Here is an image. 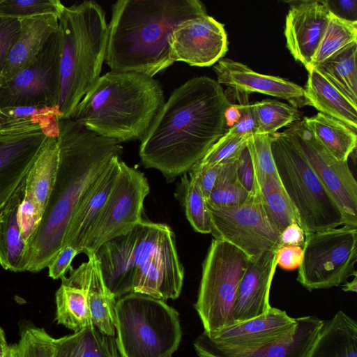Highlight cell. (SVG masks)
<instances>
[{"label": "cell", "mask_w": 357, "mask_h": 357, "mask_svg": "<svg viewBox=\"0 0 357 357\" xmlns=\"http://www.w3.org/2000/svg\"><path fill=\"white\" fill-rule=\"evenodd\" d=\"M231 105L217 80L188 79L173 91L140 140L143 165L159 170L167 182L189 172L228 131Z\"/></svg>", "instance_id": "1"}, {"label": "cell", "mask_w": 357, "mask_h": 357, "mask_svg": "<svg viewBox=\"0 0 357 357\" xmlns=\"http://www.w3.org/2000/svg\"><path fill=\"white\" fill-rule=\"evenodd\" d=\"M59 165L40 222L27 243L26 271L48 266L63 247L68 224L82 200L115 157L121 142L101 136L76 121H59Z\"/></svg>", "instance_id": "2"}, {"label": "cell", "mask_w": 357, "mask_h": 357, "mask_svg": "<svg viewBox=\"0 0 357 357\" xmlns=\"http://www.w3.org/2000/svg\"><path fill=\"white\" fill-rule=\"evenodd\" d=\"M207 14L199 0H119L112 6L105 63L114 72L153 77L174 62L169 37L181 22Z\"/></svg>", "instance_id": "3"}, {"label": "cell", "mask_w": 357, "mask_h": 357, "mask_svg": "<svg viewBox=\"0 0 357 357\" xmlns=\"http://www.w3.org/2000/svg\"><path fill=\"white\" fill-rule=\"evenodd\" d=\"M165 102L159 82L133 72L100 76L70 119L119 142L141 140Z\"/></svg>", "instance_id": "4"}, {"label": "cell", "mask_w": 357, "mask_h": 357, "mask_svg": "<svg viewBox=\"0 0 357 357\" xmlns=\"http://www.w3.org/2000/svg\"><path fill=\"white\" fill-rule=\"evenodd\" d=\"M61 38L60 119L75 109L100 77L105 60L108 24L105 12L93 1L64 6L59 17Z\"/></svg>", "instance_id": "5"}, {"label": "cell", "mask_w": 357, "mask_h": 357, "mask_svg": "<svg viewBox=\"0 0 357 357\" xmlns=\"http://www.w3.org/2000/svg\"><path fill=\"white\" fill-rule=\"evenodd\" d=\"M114 312L121 357H172L177 350L179 314L165 301L131 292L117 299Z\"/></svg>", "instance_id": "6"}, {"label": "cell", "mask_w": 357, "mask_h": 357, "mask_svg": "<svg viewBox=\"0 0 357 357\" xmlns=\"http://www.w3.org/2000/svg\"><path fill=\"white\" fill-rule=\"evenodd\" d=\"M270 136L278 174L304 231L345 225L341 209L291 136L284 130Z\"/></svg>", "instance_id": "7"}, {"label": "cell", "mask_w": 357, "mask_h": 357, "mask_svg": "<svg viewBox=\"0 0 357 357\" xmlns=\"http://www.w3.org/2000/svg\"><path fill=\"white\" fill-rule=\"evenodd\" d=\"M250 260L245 253L229 243L212 240L202 264L195 305L203 333L208 337L234 324L237 290Z\"/></svg>", "instance_id": "8"}, {"label": "cell", "mask_w": 357, "mask_h": 357, "mask_svg": "<svg viewBox=\"0 0 357 357\" xmlns=\"http://www.w3.org/2000/svg\"><path fill=\"white\" fill-rule=\"evenodd\" d=\"M132 292L166 301L181 292L184 269L172 228L142 220L136 225Z\"/></svg>", "instance_id": "9"}, {"label": "cell", "mask_w": 357, "mask_h": 357, "mask_svg": "<svg viewBox=\"0 0 357 357\" xmlns=\"http://www.w3.org/2000/svg\"><path fill=\"white\" fill-rule=\"evenodd\" d=\"M298 282L308 291L338 287L356 274L357 227L305 233Z\"/></svg>", "instance_id": "10"}, {"label": "cell", "mask_w": 357, "mask_h": 357, "mask_svg": "<svg viewBox=\"0 0 357 357\" xmlns=\"http://www.w3.org/2000/svg\"><path fill=\"white\" fill-rule=\"evenodd\" d=\"M206 206L213 238L234 245L250 260L281 246V232L264 208L255 175L253 188L242 204L233 206Z\"/></svg>", "instance_id": "11"}, {"label": "cell", "mask_w": 357, "mask_h": 357, "mask_svg": "<svg viewBox=\"0 0 357 357\" xmlns=\"http://www.w3.org/2000/svg\"><path fill=\"white\" fill-rule=\"evenodd\" d=\"M150 187L144 173L121 161V169L82 253H95L106 241L130 231L143 219Z\"/></svg>", "instance_id": "12"}, {"label": "cell", "mask_w": 357, "mask_h": 357, "mask_svg": "<svg viewBox=\"0 0 357 357\" xmlns=\"http://www.w3.org/2000/svg\"><path fill=\"white\" fill-rule=\"evenodd\" d=\"M296 319L271 307L266 314L229 326L213 337L204 333L193 345L199 357H229L250 353L290 333Z\"/></svg>", "instance_id": "13"}, {"label": "cell", "mask_w": 357, "mask_h": 357, "mask_svg": "<svg viewBox=\"0 0 357 357\" xmlns=\"http://www.w3.org/2000/svg\"><path fill=\"white\" fill-rule=\"evenodd\" d=\"M60 52L58 30L50 36L33 63L0 85V109L24 106L59 108Z\"/></svg>", "instance_id": "14"}, {"label": "cell", "mask_w": 357, "mask_h": 357, "mask_svg": "<svg viewBox=\"0 0 357 357\" xmlns=\"http://www.w3.org/2000/svg\"><path fill=\"white\" fill-rule=\"evenodd\" d=\"M301 150L319 179L336 202L346 222L357 227V182L348 165L334 158L314 138L303 120L284 130Z\"/></svg>", "instance_id": "15"}, {"label": "cell", "mask_w": 357, "mask_h": 357, "mask_svg": "<svg viewBox=\"0 0 357 357\" xmlns=\"http://www.w3.org/2000/svg\"><path fill=\"white\" fill-rule=\"evenodd\" d=\"M47 137L38 125L0 126V213L24 189L29 172Z\"/></svg>", "instance_id": "16"}, {"label": "cell", "mask_w": 357, "mask_h": 357, "mask_svg": "<svg viewBox=\"0 0 357 357\" xmlns=\"http://www.w3.org/2000/svg\"><path fill=\"white\" fill-rule=\"evenodd\" d=\"M172 61L191 66L208 67L221 59L228 50L224 24L205 14L179 23L169 37Z\"/></svg>", "instance_id": "17"}, {"label": "cell", "mask_w": 357, "mask_h": 357, "mask_svg": "<svg viewBox=\"0 0 357 357\" xmlns=\"http://www.w3.org/2000/svg\"><path fill=\"white\" fill-rule=\"evenodd\" d=\"M284 36L292 56L307 68L328 24L331 11L326 0L288 1Z\"/></svg>", "instance_id": "18"}, {"label": "cell", "mask_w": 357, "mask_h": 357, "mask_svg": "<svg viewBox=\"0 0 357 357\" xmlns=\"http://www.w3.org/2000/svg\"><path fill=\"white\" fill-rule=\"evenodd\" d=\"M217 82L228 89L257 92L287 100L298 108L306 106L303 87L283 78L259 73L230 59H221L214 66Z\"/></svg>", "instance_id": "19"}, {"label": "cell", "mask_w": 357, "mask_h": 357, "mask_svg": "<svg viewBox=\"0 0 357 357\" xmlns=\"http://www.w3.org/2000/svg\"><path fill=\"white\" fill-rule=\"evenodd\" d=\"M277 250L263 252L250 260L237 290L234 324L261 316L271 308L269 295L277 267Z\"/></svg>", "instance_id": "20"}, {"label": "cell", "mask_w": 357, "mask_h": 357, "mask_svg": "<svg viewBox=\"0 0 357 357\" xmlns=\"http://www.w3.org/2000/svg\"><path fill=\"white\" fill-rule=\"evenodd\" d=\"M121 161V157H115L86 194L68 224L63 247L70 245L83 252L119 176Z\"/></svg>", "instance_id": "21"}, {"label": "cell", "mask_w": 357, "mask_h": 357, "mask_svg": "<svg viewBox=\"0 0 357 357\" xmlns=\"http://www.w3.org/2000/svg\"><path fill=\"white\" fill-rule=\"evenodd\" d=\"M59 17L45 14L20 19L21 32L8 54L0 85L33 63L50 36L59 30Z\"/></svg>", "instance_id": "22"}, {"label": "cell", "mask_w": 357, "mask_h": 357, "mask_svg": "<svg viewBox=\"0 0 357 357\" xmlns=\"http://www.w3.org/2000/svg\"><path fill=\"white\" fill-rule=\"evenodd\" d=\"M136 234L135 226L128 233L106 241L95 252L105 284L116 299L132 292Z\"/></svg>", "instance_id": "23"}, {"label": "cell", "mask_w": 357, "mask_h": 357, "mask_svg": "<svg viewBox=\"0 0 357 357\" xmlns=\"http://www.w3.org/2000/svg\"><path fill=\"white\" fill-rule=\"evenodd\" d=\"M87 257V261L69 271V277L86 290L93 326L105 335L115 336L116 300L105 284L96 254L89 253Z\"/></svg>", "instance_id": "24"}, {"label": "cell", "mask_w": 357, "mask_h": 357, "mask_svg": "<svg viewBox=\"0 0 357 357\" xmlns=\"http://www.w3.org/2000/svg\"><path fill=\"white\" fill-rule=\"evenodd\" d=\"M305 86L306 106L333 117L357 131V106L314 67H308Z\"/></svg>", "instance_id": "25"}, {"label": "cell", "mask_w": 357, "mask_h": 357, "mask_svg": "<svg viewBox=\"0 0 357 357\" xmlns=\"http://www.w3.org/2000/svg\"><path fill=\"white\" fill-rule=\"evenodd\" d=\"M59 165L57 137H47L29 172L24 188V196L31 199L36 205L39 222L53 190Z\"/></svg>", "instance_id": "26"}, {"label": "cell", "mask_w": 357, "mask_h": 357, "mask_svg": "<svg viewBox=\"0 0 357 357\" xmlns=\"http://www.w3.org/2000/svg\"><path fill=\"white\" fill-rule=\"evenodd\" d=\"M295 319L294 330L282 338L250 353L229 357H309L324 321L312 315Z\"/></svg>", "instance_id": "27"}, {"label": "cell", "mask_w": 357, "mask_h": 357, "mask_svg": "<svg viewBox=\"0 0 357 357\" xmlns=\"http://www.w3.org/2000/svg\"><path fill=\"white\" fill-rule=\"evenodd\" d=\"M309 357H357V323L337 311L324 321Z\"/></svg>", "instance_id": "28"}, {"label": "cell", "mask_w": 357, "mask_h": 357, "mask_svg": "<svg viewBox=\"0 0 357 357\" xmlns=\"http://www.w3.org/2000/svg\"><path fill=\"white\" fill-rule=\"evenodd\" d=\"M24 196L20 191L0 213V264L6 270L22 272L27 269V245L17 221L18 207Z\"/></svg>", "instance_id": "29"}, {"label": "cell", "mask_w": 357, "mask_h": 357, "mask_svg": "<svg viewBox=\"0 0 357 357\" xmlns=\"http://www.w3.org/2000/svg\"><path fill=\"white\" fill-rule=\"evenodd\" d=\"M303 121L328 152L340 161H348L349 156L356 148V132L342 122L321 112L305 117Z\"/></svg>", "instance_id": "30"}, {"label": "cell", "mask_w": 357, "mask_h": 357, "mask_svg": "<svg viewBox=\"0 0 357 357\" xmlns=\"http://www.w3.org/2000/svg\"><path fill=\"white\" fill-rule=\"evenodd\" d=\"M56 320L74 333L93 325L84 287L69 276L61 278L55 294Z\"/></svg>", "instance_id": "31"}, {"label": "cell", "mask_w": 357, "mask_h": 357, "mask_svg": "<svg viewBox=\"0 0 357 357\" xmlns=\"http://www.w3.org/2000/svg\"><path fill=\"white\" fill-rule=\"evenodd\" d=\"M357 42L314 67L357 106Z\"/></svg>", "instance_id": "32"}, {"label": "cell", "mask_w": 357, "mask_h": 357, "mask_svg": "<svg viewBox=\"0 0 357 357\" xmlns=\"http://www.w3.org/2000/svg\"><path fill=\"white\" fill-rule=\"evenodd\" d=\"M253 168L264 208L280 232L292 223L296 222L299 225L296 213L284 191L278 174H264L254 165Z\"/></svg>", "instance_id": "33"}, {"label": "cell", "mask_w": 357, "mask_h": 357, "mask_svg": "<svg viewBox=\"0 0 357 357\" xmlns=\"http://www.w3.org/2000/svg\"><path fill=\"white\" fill-rule=\"evenodd\" d=\"M61 114L58 107L24 106L0 109V126H40L48 137H58Z\"/></svg>", "instance_id": "34"}, {"label": "cell", "mask_w": 357, "mask_h": 357, "mask_svg": "<svg viewBox=\"0 0 357 357\" xmlns=\"http://www.w3.org/2000/svg\"><path fill=\"white\" fill-rule=\"evenodd\" d=\"M355 42H357V21L344 20L331 12L325 32L308 67L318 66Z\"/></svg>", "instance_id": "35"}, {"label": "cell", "mask_w": 357, "mask_h": 357, "mask_svg": "<svg viewBox=\"0 0 357 357\" xmlns=\"http://www.w3.org/2000/svg\"><path fill=\"white\" fill-rule=\"evenodd\" d=\"M256 133L272 135L282 127L301 120L297 108L275 100L266 99L251 104Z\"/></svg>", "instance_id": "36"}, {"label": "cell", "mask_w": 357, "mask_h": 357, "mask_svg": "<svg viewBox=\"0 0 357 357\" xmlns=\"http://www.w3.org/2000/svg\"><path fill=\"white\" fill-rule=\"evenodd\" d=\"M238 155L222 162L215 185L206 200L207 205L233 206L242 204L247 199L249 192L243 188L236 174Z\"/></svg>", "instance_id": "37"}, {"label": "cell", "mask_w": 357, "mask_h": 357, "mask_svg": "<svg viewBox=\"0 0 357 357\" xmlns=\"http://www.w3.org/2000/svg\"><path fill=\"white\" fill-rule=\"evenodd\" d=\"M183 202L186 217L194 230L201 234H211L212 225L206 199L197 176L189 172L183 180Z\"/></svg>", "instance_id": "38"}, {"label": "cell", "mask_w": 357, "mask_h": 357, "mask_svg": "<svg viewBox=\"0 0 357 357\" xmlns=\"http://www.w3.org/2000/svg\"><path fill=\"white\" fill-rule=\"evenodd\" d=\"M54 341L44 328L25 326L16 344L17 357H54Z\"/></svg>", "instance_id": "39"}, {"label": "cell", "mask_w": 357, "mask_h": 357, "mask_svg": "<svg viewBox=\"0 0 357 357\" xmlns=\"http://www.w3.org/2000/svg\"><path fill=\"white\" fill-rule=\"evenodd\" d=\"M64 5L59 0H0V16L24 18L61 13Z\"/></svg>", "instance_id": "40"}, {"label": "cell", "mask_w": 357, "mask_h": 357, "mask_svg": "<svg viewBox=\"0 0 357 357\" xmlns=\"http://www.w3.org/2000/svg\"><path fill=\"white\" fill-rule=\"evenodd\" d=\"M248 137L227 131L197 164L202 166L215 165L238 155L246 146Z\"/></svg>", "instance_id": "41"}, {"label": "cell", "mask_w": 357, "mask_h": 357, "mask_svg": "<svg viewBox=\"0 0 357 357\" xmlns=\"http://www.w3.org/2000/svg\"><path fill=\"white\" fill-rule=\"evenodd\" d=\"M271 139L270 135L254 133L249 136L247 141L252 164L264 174L274 175L278 174L271 151Z\"/></svg>", "instance_id": "42"}, {"label": "cell", "mask_w": 357, "mask_h": 357, "mask_svg": "<svg viewBox=\"0 0 357 357\" xmlns=\"http://www.w3.org/2000/svg\"><path fill=\"white\" fill-rule=\"evenodd\" d=\"M115 336L100 332L93 325L85 328L82 357H119Z\"/></svg>", "instance_id": "43"}, {"label": "cell", "mask_w": 357, "mask_h": 357, "mask_svg": "<svg viewBox=\"0 0 357 357\" xmlns=\"http://www.w3.org/2000/svg\"><path fill=\"white\" fill-rule=\"evenodd\" d=\"M21 32L20 20L0 16V76L8 54Z\"/></svg>", "instance_id": "44"}, {"label": "cell", "mask_w": 357, "mask_h": 357, "mask_svg": "<svg viewBox=\"0 0 357 357\" xmlns=\"http://www.w3.org/2000/svg\"><path fill=\"white\" fill-rule=\"evenodd\" d=\"M17 221L20 233L27 245L40 222L37 218L36 205L27 197L24 196L19 205Z\"/></svg>", "instance_id": "45"}, {"label": "cell", "mask_w": 357, "mask_h": 357, "mask_svg": "<svg viewBox=\"0 0 357 357\" xmlns=\"http://www.w3.org/2000/svg\"><path fill=\"white\" fill-rule=\"evenodd\" d=\"M85 329L59 338H54V357H82Z\"/></svg>", "instance_id": "46"}, {"label": "cell", "mask_w": 357, "mask_h": 357, "mask_svg": "<svg viewBox=\"0 0 357 357\" xmlns=\"http://www.w3.org/2000/svg\"><path fill=\"white\" fill-rule=\"evenodd\" d=\"M79 252L70 245L63 246L48 265V275L54 280L61 279L73 268L71 263Z\"/></svg>", "instance_id": "47"}, {"label": "cell", "mask_w": 357, "mask_h": 357, "mask_svg": "<svg viewBox=\"0 0 357 357\" xmlns=\"http://www.w3.org/2000/svg\"><path fill=\"white\" fill-rule=\"evenodd\" d=\"M303 258V248L298 245H281L276 252V265L287 271L298 268Z\"/></svg>", "instance_id": "48"}, {"label": "cell", "mask_w": 357, "mask_h": 357, "mask_svg": "<svg viewBox=\"0 0 357 357\" xmlns=\"http://www.w3.org/2000/svg\"><path fill=\"white\" fill-rule=\"evenodd\" d=\"M222 162L211 166H202L197 164L189 171L197 177L206 200L213 190L222 168Z\"/></svg>", "instance_id": "49"}, {"label": "cell", "mask_w": 357, "mask_h": 357, "mask_svg": "<svg viewBox=\"0 0 357 357\" xmlns=\"http://www.w3.org/2000/svg\"><path fill=\"white\" fill-rule=\"evenodd\" d=\"M236 174L243 188L250 192L254 185V168L247 145L238 157Z\"/></svg>", "instance_id": "50"}, {"label": "cell", "mask_w": 357, "mask_h": 357, "mask_svg": "<svg viewBox=\"0 0 357 357\" xmlns=\"http://www.w3.org/2000/svg\"><path fill=\"white\" fill-rule=\"evenodd\" d=\"M330 11L335 15L350 21H357V1L326 0Z\"/></svg>", "instance_id": "51"}, {"label": "cell", "mask_w": 357, "mask_h": 357, "mask_svg": "<svg viewBox=\"0 0 357 357\" xmlns=\"http://www.w3.org/2000/svg\"><path fill=\"white\" fill-rule=\"evenodd\" d=\"M305 232L296 222L292 223L284 228L280 233V245L303 246Z\"/></svg>", "instance_id": "52"}, {"label": "cell", "mask_w": 357, "mask_h": 357, "mask_svg": "<svg viewBox=\"0 0 357 357\" xmlns=\"http://www.w3.org/2000/svg\"><path fill=\"white\" fill-rule=\"evenodd\" d=\"M342 290L344 291L356 292L357 290V275L354 276V279L351 282L346 281L343 286Z\"/></svg>", "instance_id": "53"}, {"label": "cell", "mask_w": 357, "mask_h": 357, "mask_svg": "<svg viewBox=\"0 0 357 357\" xmlns=\"http://www.w3.org/2000/svg\"><path fill=\"white\" fill-rule=\"evenodd\" d=\"M8 345V344L6 342L5 333L3 330L0 327V357L3 356Z\"/></svg>", "instance_id": "54"}, {"label": "cell", "mask_w": 357, "mask_h": 357, "mask_svg": "<svg viewBox=\"0 0 357 357\" xmlns=\"http://www.w3.org/2000/svg\"><path fill=\"white\" fill-rule=\"evenodd\" d=\"M2 357H17L16 344L8 345Z\"/></svg>", "instance_id": "55"}]
</instances>
